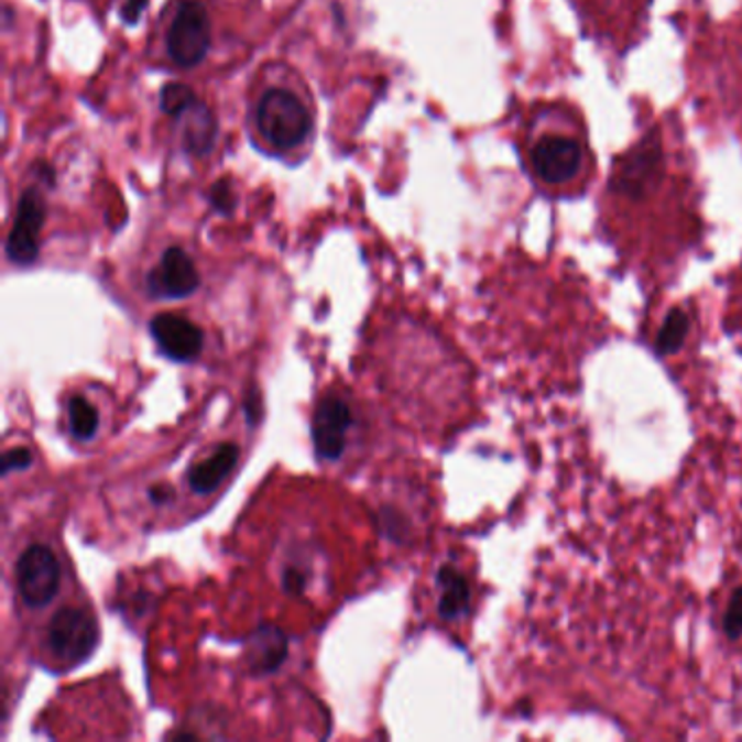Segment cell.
I'll use <instances>...</instances> for the list:
<instances>
[{"label": "cell", "instance_id": "1", "mask_svg": "<svg viewBox=\"0 0 742 742\" xmlns=\"http://www.w3.org/2000/svg\"><path fill=\"white\" fill-rule=\"evenodd\" d=\"M534 184L554 196L586 192L594 175V157L581 118L564 105H543L523 146Z\"/></svg>", "mask_w": 742, "mask_h": 742}, {"label": "cell", "instance_id": "2", "mask_svg": "<svg viewBox=\"0 0 742 742\" xmlns=\"http://www.w3.org/2000/svg\"><path fill=\"white\" fill-rule=\"evenodd\" d=\"M255 124L273 149L292 151L309 138L312 113L296 94L283 88H269L258 102Z\"/></svg>", "mask_w": 742, "mask_h": 742}, {"label": "cell", "instance_id": "3", "mask_svg": "<svg viewBox=\"0 0 742 742\" xmlns=\"http://www.w3.org/2000/svg\"><path fill=\"white\" fill-rule=\"evenodd\" d=\"M211 48V22L207 7L200 0L179 2L168 31L166 53L171 62L184 70L203 64Z\"/></svg>", "mask_w": 742, "mask_h": 742}, {"label": "cell", "instance_id": "4", "mask_svg": "<svg viewBox=\"0 0 742 742\" xmlns=\"http://www.w3.org/2000/svg\"><path fill=\"white\" fill-rule=\"evenodd\" d=\"M98 623L84 608H62L53 614L46 630V647L62 664H81L98 647Z\"/></svg>", "mask_w": 742, "mask_h": 742}, {"label": "cell", "instance_id": "5", "mask_svg": "<svg viewBox=\"0 0 742 742\" xmlns=\"http://www.w3.org/2000/svg\"><path fill=\"white\" fill-rule=\"evenodd\" d=\"M46 198L40 187H26L18 200L15 218L7 236L4 253L15 266H31L40 258V238L46 225Z\"/></svg>", "mask_w": 742, "mask_h": 742}, {"label": "cell", "instance_id": "6", "mask_svg": "<svg viewBox=\"0 0 742 742\" xmlns=\"http://www.w3.org/2000/svg\"><path fill=\"white\" fill-rule=\"evenodd\" d=\"M18 594L29 608L48 605L62 586L59 559L46 545H31L15 561Z\"/></svg>", "mask_w": 742, "mask_h": 742}, {"label": "cell", "instance_id": "7", "mask_svg": "<svg viewBox=\"0 0 742 742\" xmlns=\"http://www.w3.org/2000/svg\"><path fill=\"white\" fill-rule=\"evenodd\" d=\"M353 423L351 407L340 396H325L312 418V440L318 460L338 462L347 451V434Z\"/></svg>", "mask_w": 742, "mask_h": 742}, {"label": "cell", "instance_id": "8", "mask_svg": "<svg viewBox=\"0 0 742 742\" xmlns=\"http://www.w3.org/2000/svg\"><path fill=\"white\" fill-rule=\"evenodd\" d=\"M200 285V275L194 260L182 247H171L164 251L160 264L149 273L146 290L153 298L179 301L194 294Z\"/></svg>", "mask_w": 742, "mask_h": 742}, {"label": "cell", "instance_id": "9", "mask_svg": "<svg viewBox=\"0 0 742 742\" xmlns=\"http://www.w3.org/2000/svg\"><path fill=\"white\" fill-rule=\"evenodd\" d=\"M151 336L160 351L173 362H194L205 347L203 329L179 314H157L151 325Z\"/></svg>", "mask_w": 742, "mask_h": 742}, {"label": "cell", "instance_id": "10", "mask_svg": "<svg viewBox=\"0 0 742 742\" xmlns=\"http://www.w3.org/2000/svg\"><path fill=\"white\" fill-rule=\"evenodd\" d=\"M581 15L586 20L597 24V31L601 35H608L610 40L632 42L634 31L639 33V22L645 18L647 0H579Z\"/></svg>", "mask_w": 742, "mask_h": 742}, {"label": "cell", "instance_id": "11", "mask_svg": "<svg viewBox=\"0 0 742 742\" xmlns=\"http://www.w3.org/2000/svg\"><path fill=\"white\" fill-rule=\"evenodd\" d=\"M182 144L189 157L200 160L214 151L218 135V120L203 100H196L182 118Z\"/></svg>", "mask_w": 742, "mask_h": 742}, {"label": "cell", "instance_id": "12", "mask_svg": "<svg viewBox=\"0 0 742 742\" xmlns=\"http://www.w3.org/2000/svg\"><path fill=\"white\" fill-rule=\"evenodd\" d=\"M285 657H287V639L277 625L264 623L251 634L247 647V664L253 673L271 675L279 670Z\"/></svg>", "mask_w": 742, "mask_h": 742}, {"label": "cell", "instance_id": "13", "mask_svg": "<svg viewBox=\"0 0 742 742\" xmlns=\"http://www.w3.org/2000/svg\"><path fill=\"white\" fill-rule=\"evenodd\" d=\"M238 458H240L238 445L233 443L218 445V449L207 460L189 468L187 483L192 492L200 497L211 494L222 483V479L233 470V466L238 465Z\"/></svg>", "mask_w": 742, "mask_h": 742}, {"label": "cell", "instance_id": "14", "mask_svg": "<svg viewBox=\"0 0 742 742\" xmlns=\"http://www.w3.org/2000/svg\"><path fill=\"white\" fill-rule=\"evenodd\" d=\"M440 586L438 614L445 621L462 619L470 608V586L465 575L456 566H443L436 577Z\"/></svg>", "mask_w": 742, "mask_h": 742}, {"label": "cell", "instance_id": "15", "mask_svg": "<svg viewBox=\"0 0 742 742\" xmlns=\"http://www.w3.org/2000/svg\"><path fill=\"white\" fill-rule=\"evenodd\" d=\"M688 331H690V316H688V312L681 309V307H673L666 314V318L659 325L657 336H655V351H657V356H673V353H677L684 347Z\"/></svg>", "mask_w": 742, "mask_h": 742}, {"label": "cell", "instance_id": "16", "mask_svg": "<svg viewBox=\"0 0 742 742\" xmlns=\"http://www.w3.org/2000/svg\"><path fill=\"white\" fill-rule=\"evenodd\" d=\"M68 423H70V434L77 440L88 443L98 432L100 416H98V410L86 396H73L68 403Z\"/></svg>", "mask_w": 742, "mask_h": 742}, {"label": "cell", "instance_id": "17", "mask_svg": "<svg viewBox=\"0 0 742 742\" xmlns=\"http://www.w3.org/2000/svg\"><path fill=\"white\" fill-rule=\"evenodd\" d=\"M198 100V96L186 84H166L160 90V107L164 113L173 116L175 120L182 118L187 109Z\"/></svg>", "mask_w": 742, "mask_h": 742}, {"label": "cell", "instance_id": "18", "mask_svg": "<svg viewBox=\"0 0 742 742\" xmlns=\"http://www.w3.org/2000/svg\"><path fill=\"white\" fill-rule=\"evenodd\" d=\"M207 198H209V205L214 207V211H218V214H231L238 205V196H236L229 179H220L209 187Z\"/></svg>", "mask_w": 742, "mask_h": 742}, {"label": "cell", "instance_id": "19", "mask_svg": "<svg viewBox=\"0 0 742 742\" xmlns=\"http://www.w3.org/2000/svg\"><path fill=\"white\" fill-rule=\"evenodd\" d=\"M723 632L730 641H739L742 636V586L734 590L730 605L723 616Z\"/></svg>", "mask_w": 742, "mask_h": 742}, {"label": "cell", "instance_id": "20", "mask_svg": "<svg viewBox=\"0 0 742 742\" xmlns=\"http://www.w3.org/2000/svg\"><path fill=\"white\" fill-rule=\"evenodd\" d=\"M2 474H9L13 470H26L33 465V454L24 447H15L2 456Z\"/></svg>", "mask_w": 742, "mask_h": 742}, {"label": "cell", "instance_id": "21", "mask_svg": "<svg viewBox=\"0 0 742 742\" xmlns=\"http://www.w3.org/2000/svg\"><path fill=\"white\" fill-rule=\"evenodd\" d=\"M149 2L151 0H124V4L120 9V18L131 26L138 24L140 18L144 15V11L149 9Z\"/></svg>", "mask_w": 742, "mask_h": 742}, {"label": "cell", "instance_id": "22", "mask_svg": "<svg viewBox=\"0 0 742 742\" xmlns=\"http://www.w3.org/2000/svg\"><path fill=\"white\" fill-rule=\"evenodd\" d=\"M281 581H283V590L290 592V594H303L305 586H307V577L301 570H296V568H287L283 572Z\"/></svg>", "mask_w": 742, "mask_h": 742}, {"label": "cell", "instance_id": "23", "mask_svg": "<svg viewBox=\"0 0 742 742\" xmlns=\"http://www.w3.org/2000/svg\"><path fill=\"white\" fill-rule=\"evenodd\" d=\"M244 412H247V418H249V425H255L262 416V403H260V394L253 390L249 396H247V403H244Z\"/></svg>", "mask_w": 742, "mask_h": 742}, {"label": "cell", "instance_id": "24", "mask_svg": "<svg viewBox=\"0 0 742 742\" xmlns=\"http://www.w3.org/2000/svg\"><path fill=\"white\" fill-rule=\"evenodd\" d=\"M149 497H151L153 503H168L175 497V492H173L171 485H157V488L149 490Z\"/></svg>", "mask_w": 742, "mask_h": 742}]
</instances>
